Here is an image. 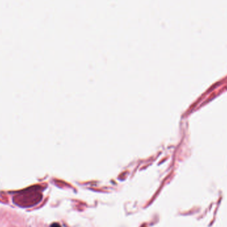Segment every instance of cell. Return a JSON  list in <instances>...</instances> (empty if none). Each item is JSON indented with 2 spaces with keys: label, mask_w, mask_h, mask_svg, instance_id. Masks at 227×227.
<instances>
[{
  "label": "cell",
  "mask_w": 227,
  "mask_h": 227,
  "mask_svg": "<svg viewBox=\"0 0 227 227\" xmlns=\"http://www.w3.org/2000/svg\"><path fill=\"white\" fill-rule=\"evenodd\" d=\"M51 227H61V226L58 223H53V225H51Z\"/></svg>",
  "instance_id": "cell-1"
}]
</instances>
